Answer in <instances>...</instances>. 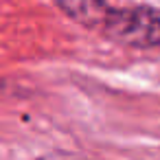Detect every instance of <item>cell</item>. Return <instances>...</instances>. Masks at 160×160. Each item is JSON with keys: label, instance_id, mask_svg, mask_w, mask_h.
<instances>
[{"label": "cell", "instance_id": "2", "mask_svg": "<svg viewBox=\"0 0 160 160\" xmlns=\"http://www.w3.org/2000/svg\"><path fill=\"white\" fill-rule=\"evenodd\" d=\"M53 5L79 27L97 33L112 9L110 0H53Z\"/></svg>", "mask_w": 160, "mask_h": 160}, {"label": "cell", "instance_id": "4", "mask_svg": "<svg viewBox=\"0 0 160 160\" xmlns=\"http://www.w3.org/2000/svg\"><path fill=\"white\" fill-rule=\"evenodd\" d=\"M156 7H158V5H156ZM158 9H160V7H158Z\"/></svg>", "mask_w": 160, "mask_h": 160}, {"label": "cell", "instance_id": "1", "mask_svg": "<svg viewBox=\"0 0 160 160\" xmlns=\"http://www.w3.org/2000/svg\"><path fill=\"white\" fill-rule=\"evenodd\" d=\"M99 33L114 44L136 51L160 48V9L156 5H112Z\"/></svg>", "mask_w": 160, "mask_h": 160}, {"label": "cell", "instance_id": "3", "mask_svg": "<svg viewBox=\"0 0 160 160\" xmlns=\"http://www.w3.org/2000/svg\"><path fill=\"white\" fill-rule=\"evenodd\" d=\"M35 160H92V158H86L79 153H68V151H48V153L38 156Z\"/></svg>", "mask_w": 160, "mask_h": 160}]
</instances>
